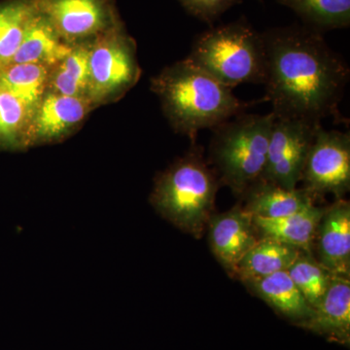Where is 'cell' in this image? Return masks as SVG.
<instances>
[{
  "instance_id": "3",
  "label": "cell",
  "mask_w": 350,
  "mask_h": 350,
  "mask_svg": "<svg viewBox=\"0 0 350 350\" xmlns=\"http://www.w3.org/2000/svg\"><path fill=\"white\" fill-rule=\"evenodd\" d=\"M220 182L200 146L158 175L150 202L170 224L199 239L213 214Z\"/></svg>"
},
{
  "instance_id": "8",
  "label": "cell",
  "mask_w": 350,
  "mask_h": 350,
  "mask_svg": "<svg viewBox=\"0 0 350 350\" xmlns=\"http://www.w3.org/2000/svg\"><path fill=\"white\" fill-rule=\"evenodd\" d=\"M321 124L299 119L273 121L266 165L261 180L287 189L297 188L315 133Z\"/></svg>"
},
{
  "instance_id": "19",
  "label": "cell",
  "mask_w": 350,
  "mask_h": 350,
  "mask_svg": "<svg viewBox=\"0 0 350 350\" xmlns=\"http://www.w3.org/2000/svg\"><path fill=\"white\" fill-rule=\"evenodd\" d=\"M38 12L36 0L0 2V70L13 61L29 24Z\"/></svg>"
},
{
  "instance_id": "22",
  "label": "cell",
  "mask_w": 350,
  "mask_h": 350,
  "mask_svg": "<svg viewBox=\"0 0 350 350\" xmlns=\"http://www.w3.org/2000/svg\"><path fill=\"white\" fill-rule=\"evenodd\" d=\"M294 11L306 27L320 32L350 25V0H276Z\"/></svg>"
},
{
  "instance_id": "11",
  "label": "cell",
  "mask_w": 350,
  "mask_h": 350,
  "mask_svg": "<svg viewBox=\"0 0 350 350\" xmlns=\"http://www.w3.org/2000/svg\"><path fill=\"white\" fill-rule=\"evenodd\" d=\"M315 259L332 275H350V204L349 200L338 199L324 207L320 218L314 243Z\"/></svg>"
},
{
  "instance_id": "7",
  "label": "cell",
  "mask_w": 350,
  "mask_h": 350,
  "mask_svg": "<svg viewBox=\"0 0 350 350\" xmlns=\"http://www.w3.org/2000/svg\"><path fill=\"white\" fill-rule=\"evenodd\" d=\"M304 187L315 197L342 199L350 188V135L319 126L304 165Z\"/></svg>"
},
{
  "instance_id": "14",
  "label": "cell",
  "mask_w": 350,
  "mask_h": 350,
  "mask_svg": "<svg viewBox=\"0 0 350 350\" xmlns=\"http://www.w3.org/2000/svg\"><path fill=\"white\" fill-rule=\"evenodd\" d=\"M244 209L253 217L276 219L299 213L314 204L315 197L305 188L287 189L260 180L244 195Z\"/></svg>"
},
{
  "instance_id": "23",
  "label": "cell",
  "mask_w": 350,
  "mask_h": 350,
  "mask_svg": "<svg viewBox=\"0 0 350 350\" xmlns=\"http://www.w3.org/2000/svg\"><path fill=\"white\" fill-rule=\"evenodd\" d=\"M33 114L20 98L0 88V146L16 148L29 144Z\"/></svg>"
},
{
  "instance_id": "25",
  "label": "cell",
  "mask_w": 350,
  "mask_h": 350,
  "mask_svg": "<svg viewBox=\"0 0 350 350\" xmlns=\"http://www.w3.org/2000/svg\"><path fill=\"white\" fill-rule=\"evenodd\" d=\"M179 3L193 17L213 27L226 12L243 0H178Z\"/></svg>"
},
{
  "instance_id": "6",
  "label": "cell",
  "mask_w": 350,
  "mask_h": 350,
  "mask_svg": "<svg viewBox=\"0 0 350 350\" xmlns=\"http://www.w3.org/2000/svg\"><path fill=\"white\" fill-rule=\"evenodd\" d=\"M90 101L103 100L126 91L139 76L135 44L121 25L94 38L89 43Z\"/></svg>"
},
{
  "instance_id": "9",
  "label": "cell",
  "mask_w": 350,
  "mask_h": 350,
  "mask_svg": "<svg viewBox=\"0 0 350 350\" xmlns=\"http://www.w3.org/2000/svg\"><path fill=\"white\" fill-rule=\"evenodd\" d=\"M39 12L66 43L94 38L120 24L111 0H36Z\"/></svg>"
},
{
  "instance_id": "2",
  "label": "cell",
  "mask_w": 350,
  "mask_h": 350,
  "mask_svg": "<svg viewBox=\"0 0 350 350\" xmlns=\"http://www.w3.org/2000/svg\"><path fill=\"white\" fill-rule=\"evenodd\" d=\"M174 128L196 142L198 133L243 114L254 103H244L204 71L184 59L165 68L152 84Z\"/></svg>"
},
{
  "instance_id": "1",
  "label": "cell",
  "mask_w": 350,
  "mask_h": 350,
  "mask_svg": "<svg viewBox=\"0 0 350 350\" xmlns=\"http://www.w3.org/2000/svg\"><path fill=\"white\" fill-rule=\"evenodd\" d=\"M267 57L266 96L278 119L321 124L338 110L349 84V66L329 47L322 32L306 25L262 32Z\"/></svg>"
},
{
  "instance_id": "21",
  "label": "cell",
  "mask_w": 350,
  "mask_h": 350,
  "mask_svg": "<svg viewBox=\"0 0 350 350\" xmlns=\"http://www.w3.org/2000/svg\"><path fill=\"white\" fill-rule=\"evenodd\" d=\"M89 44L72 47L68 56L57 64L56 70L49 75L50 92L89 100Z\"/></svg>"
},
{
  "instance_id": "17",
  "label": "cell",
  "mask_w": 350,
  "mask_h": 350,
  "mask_svg": "<svg viewBox=\"0 0 350 350\" xmlns=\"http://www.w3.org/2000/svg\"><path fill=\"white\" fill-rule=\"evenodd\" d=\"M244 284L275 312L301 322V325L312 315V308L299 291L287 271L250 280Z\"/></svg>"
},
{
  "instance_id": "24",
  "label": "cell",
  "mask_w": 350,
  "mask_h": 350,
  "mask_svg": "<svg viewBox=\"0 0 350 350\" xmlns=\"http://www.w3.org/2000/svg\"><path fill=\"white\" fill-rule=\"evenodd\" d=\"M287 273L310 308L319 305L330 284L331 273L312 254L306 253L293 262Z\"/></svg>"
},
{
  "instance_id": "16",
  "label": "cell",
  "mask_w": 350,
  "mask_h": 350,
  "mask_svg": "<svg viewBox=\"0 0 350 350\" xmlns=\"http://www.w3.org/2000/svg\"><path fill=\"white\" fill-rule=\"evenodd\" d=\"M71 50L70 44L57 36L48 20L38 10L10 64H38L50 68L56 66Z\"/></svg>"
},
{
  "instance_id": "20",
  "label": "cell",
  "mask_w": 350,
  "mask_h": 350,
  "mask_svg": "<svg viewBox=\"0 0 350 350\" xmlns=\"http://www.w3.org/2000/svg\"><path fill=\"white\" fill-rule=\"evenodd\" d=\"M49 68L38 64H12L0 70V88L36 112L49 81Z\"/></svg>"
},
{
  "instance_id": "15",
  "label": "cell",
  "mask_w": 350,
  "mask_h": 350,
  "mask_svg": "<svg viewBox=\"0 0 350 350\" xmlns=\"http://www.w3.org/2000/svg\"><path fill=\"white\" fill-rule=\"evenodd\" d=\"M324 207L313 206L282 218L253 217L260 239H271L312 255L313 243Z\"/></svg>"
},
{
  "instance_id": "10",
  "label": "cell",
  "mask_w": 350,
  "mask_h": 350,
  "mask_svg": "<svg viewBox=\"0 0 350 350\" xmlns=\"http://www.w3.org/2000/svg\"><path fill=\"white\" fill-rule=\"evenodd\" d=\"M206 227L214 256L234 275L239 262L260 239L253 216L237 204L226 213H213Z\"/></svg>"
},
{
  "instance_id": "13",
  "label": "cell",
  "mask_w": 350,
  "mask_h": 350,
  "mask_svg": "<svg viewBox=\"0 0 350 350\" xmlns=\"http://www.w3.org/2000/svg\"><path fill=\"white\" fill-rule=\"evenodd\" d=\"M310 330L349 344L350 337V282L347 276L332 275L330 284L304 325Z\"/></svg>"
},
{
  "instance_id": "18",
  "label": "cell",
  "mask_w": 350,
  "mask_h": 350,
  "mask_svg": "<svg viewBox=\"0 0 350 350\" xmlns=\"http://www.w3.org/2000/svg\"><path fill=\"white\" fill-rule=\"evenodd\" d=\"M303 253L275 239H260L239 262L234 276L244 283L288 271Z\"/></svg>"
},
{
  "instance_id": "4",
  "label": "cell",
  "mask_w": 350,
  "mask_h": 350,
  "mask_svg": "<svg viewBox=\"0 0 350 350\" xmlns=\"http://www.w3.org/2000/svg\"><path fill=\"white\" fill-rule=\"evenodd\" d=\"M186 61L231 89L244 83H266L262 33L244 17L199 34Z\"/></svg>"
},
{
  "instance_id": "5",
  "label": "cell",
  "mask_w": 350,
  "mask_h": 350,
  "mask_svg": "<svg viewBox=\"0 0 350 350\" xmlns=\"http://www.w3.org/2000/svg\"><path fill=\"white\" fill-rule=\"evenodd\" d=\"M275 117L239 114L213 129L209 145V163L219 182L238 197L261 180L269 135Z\"/></svg>"
},
{
  "instance_id": "12",
  "label": "cell",
  "mask_w": 350,
  "mask_h": 350,
  "mask_svg": "<svg viewBox=\"0 0 350 350\" xmlns=\"http://www.w3.org/2000/svg\"><path fill=\"white\" fill-rule=\"evenodd\" d=\"M85 98L45 93L32 118L29 144L55 139L84 119L90 107Z\"/></svg>"
}]
</instances>
